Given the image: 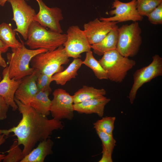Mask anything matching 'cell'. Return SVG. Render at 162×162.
<instances>
[{
    "instance_id": "836d02e7",
    "label": "cell",
    "mask_w": 162,
    "mask_h": 162,
    "mask_svg": "<svg viewBox=\"0 0 162 162\" xmlns=\"http://www.w3.org/2000/svg\"><path fill=\"white\" fill-rule=\"evenodd\" d=\"M8 0H0V6H4L6 2ZM27 1H29V0H26Z\"/></svg>"
},
{
    "instance_id": "ac0fdd59",
    "label": "cell",
    "mask_w": 162,
    "mask_h": 162,
    "mask_svg": "<svg viewBox=\"0 0 162 162\" xmlns=\"http://www.w3.org/2000/svg\"><path fill=\"white\" fill-rule=\"evenodd\" d=\"M118 26L116 25L100 42L91 45L94 53L103 56L105 52L116 50L118 40Z\"/></svg>"
},
{
    "instance_id": "e0dca14e",
    "label": "cell",
    "mask_w": 162,
    "mask_h": 162,
    "mask_svg": "<svg viewBox=\"0 0 162 162\" xmlns=\"http://www.w3.org/2000/svg\"><path fill=\"white\" fill-rule=\"evenodd\" d=\"M53 146L54 142L50 138L40 142L20 162H43L47 156L53 154Z\"/></svg>"
},
{
    "instance_id": "f1b7e54d",
    "label": "cell",
    "mask_w": 162,
    "mask_h": 162,
    "mask_svg": "<svg viewBox=\"0 0 162 162\" xmlns=\"http://www.w3.org/2000/svg\"><path fill=\"white\" fill-rule=\"evenodd\" d=\"M148 21L154 25L162 24V3L147 16Z\"/></svg>"
},
{
    "instance_id": "484cf974",
    "label": "cell",
    "mask_w": 162,
    "mask_h": 162,
    "mask_svg": "<svg viewBox=\"0 0 162 162\" xmlns=\"http://www.w3.org/2000/svg\"><path fill=\"white\" fill-rule=\"evenodd\" d=\"M162 3V0H136V8L140 15L147 16Z\"/></svg>"
},
{
    "instance_id": "30bf717a",
    "label": "cell",
    "mask_w": 162,
    "mask_h": 162,
    "mask_svg": "<svg viewBox=\"0 0 162 162\" xmlns=\"http://www.w3.org/2000/svg\"><path fill=\"white\" fill-rule=\"evenodd\" d=\"M52 95L50 112L53 118L72 120L74 116L73 96L61 88L56 89Z\"/></svg>"
},
{
    "instance_id": "cb8c5ba5",
    "label": "cell",
    "mask_w": 162,
    "mask_h": 162,
    "mask_svg": "<svg viewBox=\"0 0 162 162\" xmlns=\"http://www.w3.org/2000/svg\"><path fill=\"white\" fill-rule=\"evenodd\" d=\"M82 64H84L91 69L95 76L98 79H108L106 73L99 61L94 58L91 50L86 52L85 58L82 61Z\"/></svg>"
},
{
    "instance_id": "ba28073f",
    "label": "cell",
    "mask_w": 162,
    "mask_h": 162,
    "mask_svg": "<svg viewBox=\"0 0 162 162\" xmlns=\"http://www.w3.org/2000/svg\"><path fill=\"white\" fill-rule=\"evenodd\" d=\"M13 13L12 20L16 26L14 30L19 32L26 40L29 27L34 21L36 14L35 10L28 5L26 0H8Z\"/></svg>"
},
{
    "instance_id": "ffe728a7",
    "label": "cell",
    "mask_w": 162,
    "mask_h": 162,
    "mask_svg": "<svg viewBox=\"0 0 162 162\" xmlns=\"http://www.w3.org/2000/svg\"><path fill=\"white\" fill-rule=\"evenodd\" d=\"M103 89H97L93 87L83 86L72 95L74 104L102 97L106 94Z\"/></svg>"
},
{
    "instance_id": "4dcf8cb0",
    "label": "cell",
    "mask_w": 162,
    "mask_h": 162,
    "mask_svg": "<svg viewBox=\"0 0 162 162\" xmlns=\"http://www.w3.org/2000/svg\"><path fill=\"white\" fill-rule=\"evenodd\" d=\"M6 139L4 134L0 132V146L3 144L5 141ZM5 155L0 154V162L2 161Z\"/></svg>"
},
{
    "instance_id": "d6a6232c",
    "label": "cell",
    "mask_w": 162,
    "mask_h": 162,
    "mask_svg": "<svg viewBox=\"0 0 162 162\" xmlns=\"http://www.w3.org/2000/svg\"><path fill=\"white\" fill-rule=\"evenodd\" d=\"M2 52L0 51V66L5 68L7 66V63L2 56Z\"/></svg>"
},
{
    "instance_id": "1f68e13d",
    "label": "cell",
    "mask_w": 162,
    "mask_h": 162,
    "mask_svg": "<svg viewBox=\"0 0 162 162\" xmlns=\"http://www.w3.org/2000/svg\"><path fill=\"white\" fill-rule=\"evenodd\" d=\"M8 48L9 47L0 40V51L2 53H5L8 51Z\"/></svg>"
},
{
    "instance_id": "8fae6325",
    "label": "cell",
    "mask_w": 162,
    "mask_h": 162,
    "mask_svg": "<svg viewBox=\"0 0 162 162\" xmlns=\"http://www.w3.org/2000/svg\"><path fill=\"white\" fill-rule=\"evenodd\" d=\"M114 9L109 12L110 17H100L101 21L116 22L118 23L129 21H141L143 16L138 13L136 8V0H132L128 2H123L118 0H114L112 4Z\"/></svg>"
},
{
    "instance_id": "7a4b0ae2",
    "label": "cell",
    "mask_w": 162,
    "mask_h": 162,
    "mask_svg": "<svg viewBox=\"0 0 162 162\" xmlns=\"http://www.w3.org/2000/svg\"><path fill=\"white\" fill-rule=\"evenodd\" d=\"M21 41V47L11 49L12 52L7 54L9 77L16 80H22L32 74L34 70L29 65L32 58L38 54L48 51L43 48L28 49L25 46L23 42Z\"/></svg>"
},
{
    "instance_id": "9a60e30c",
    "label": "cell",
    "mask_w": 162,
    "mask_h": 162,
    "mask_svg": "<svg viewBox=\"0 0 162 162\" xmlns=\"http://www.w3.org/2000/svg\"><path fill=\"white\" fill-rule=\"evenodd\" d=\"M2 74L3 79L0 81V95L4 98L7 104L11 106L13 111H16L18 107L14 100V95L22 80L10 79L8 66L4 68Z\"/></svg>"
},
{
    "instance_id": "f546056e",
    "label": "cell",
    "mask_w": 162,
    "mask_h": 162,
    "mask_svg": "<svg viewBox=\"0 0 162 162\" xmlns=\"http://www.w3.org/2000/svg\"><path fill=\"white\" fill-rule=\"evenodd\" d=\"M9 107L4 98L0 95V121L7 118Z\"/></svg>"
},
{
    "instance_id": "44dd1931",
    "label": "cell",
    "mask_w": 162,
    "mask_h": 162,
    "mask_svg": "<svg viewBox=\"0 0 162 162\" xmlns=\"http://www.w3.org/2000/svg\"><path fill=\"white\" fill-rule=\"evenodd\" d=\"M50 94L47 91H39L31 102L29 105L40 114L46 116L50 113L51 100L49 96Z\"/></svg>"
},
{
    "instance_id": "6da1fadb",
    "label": "cell",
    "mask_w": 162,
    "mask_h": 162,
    "mask_svg": "<svg viewBox=\"0 0 162 162\" xmlns=\"http://www.w3.org/2000/svg\"><path fill=\"white\" fill-rule=\"evenodd\" d=\"M22 118L17 125L8 129H0V132L8 136L13 133L17 137L18 144L23 146L25 156L33 148L37 143L50 138L53 131L62 130L64 127L61 121L46 116L36 111L29 105L24 104L14 98Z\"/></svg>"
},
{
    "instance_id": "603a6c76",
    "label": "cell",
    "mask_w": 162,
    "mask_h": 162,
    "mask_svg": "<svg viewBox=\"0 0 162 162\" xmlns=\"http://www.w3.org/2000/svg\"><path fill=\"white\" fill-rule=\"evenodd\" d=\"M96 133L102 143L101 159L105 161L111 160L113 150L116 145V140L113 135L100 131H96Z\"/></svg>"
},
{
    "instance_id": "4316f807",
    "label": "cell",
    "mask_w": 162,
    "mask_h": 162,
    "mask_svg": "<svg viewBox=\"0 0 162 162\" xmlns=\"http://www.w3.org/2000/svg\"><path fill=\"white\" fill-rule=\"evenodd\" d=\"M17 140L15 139L9 149L5 152L8 154L2 160L3 162H19L24 157L22 150L19 147Z\"/></svg>"
},
{
    "instance_id": "83f0119b",
    "label": "cell",
    "mask_w": 162,
    "mask_h": 162,
    "mask_svg": "<svg viewBox=\"0 0 162 162\" xmlns=\"http://www.w3.org/2000/svg\"><path fill=\"white\" fill-rule=\"evenodd\" d=\"M38 71L36 85L38 92L47 91L51 93L52 89L50 87V84L52 82V76Z\"/></svg>"
},
{
    "instance_id": "3957f363",
    "label": "cell",
    "mask_w": 162,
    "mask_h": 162,
    "mask_svg": "<svg viewBox=\"0 0 162 162\" xmlns=\"http://www.w3.org/2000/svg\"><path fill=\"white\" fill-rule=\"evenodd\" d=\"M66 39V34L48 30L34 21L29 27L27 39L24 43L30 49L43 48L51 51L63 45Z\"/></svg>"
},
{
    "instance_id": "7c38bea8",
    "label": "cell",
    "mask_w": 162,
    "mask_h": 162,
    "mask_svg": "<svg viewBox=\"0 0 162 162\" xmlns=\"http://www.w3.org/2000/svg\"><path fill=\"white\" fill-rule=\"evenodd\" d=\"M39 7L34 20L45 28L55 32L62 33L60 22L64 18L62 10L59 8L48 7L42 0H35Z\"/></svg>"
},
{
    "instance_id": "d4e9b609",
    "label": "cell",
    "mask_w": 162,
    "mask_h": 162,
    "mask_svg": "<svg viewBox=\"0 0 162 162\" xmlns=\"http://www.w3.org/2000/svg\"><path fill=\"white\" fill-rule=\"evenodd\" d=\"M116 119L115 117L106 116L103 117L93 123L94 128L96 131L102 132L113 135L112 132Z\"/></svg>"
},
{
    "instance_id": "e575fe53",
    "label": "cell",
    "mask_w": 162,
    "mask_h": 162,
    "mask_svg": "<svg viewBox=\"0 0 162 162\" xmlns=\"http://www.w3.org/2000/svg\"><path fill=\"white\" fill-rule=\"evenodd\" d=\"M1 77H0V81H1Z\"/></svg>"
},
{
    "instance_id": "277c9868",
    "label": "cell",
    "mask_w": 162,
    "mask_h": 162,
    "mask_svg": "<svg viewBox=\"0 0 162 162\" xmlns=\"http://www.w3.org/2000/svg\"><path fill=\"white\" fill-rule=\"evenodd\" d=\"M64 46L61 45L55 50L38 54L32 59L31 67L41 73L52 76L63 71L62 66L69 61Z\"/></svg>"
},
{
    "instance_id": "9c48e42d",
    "label": "cell",
    "mask_w": 162,
    "mask_h": 162,
    "mask_svg": "<svg viewBox=\"0 0 162 162\" xmlns=\"http://www.w3.org/2000/svg\"><path fill=\"white\" fill-rule=\"evenodd\" d=\"M67 33V39L63 46L69 57L79 58L81 53L91 50V45L84 31L78 26H70Z\"/></svg>"
},
{
    "instance_id": "8992f818",
    "label": "cell",
    "mask_w": 162,
    "mask_h": 162,
    "mask_svg": "<svg viewBox=\"0 0 162 162\" xmlns=\"http://www.w3.org/2000/svg\"><path fill=\"white\" fill-rule=\"evenodd\" d=\"M141 33L142 30L137 22L118 27L116 50L125 57L136 56L142 43Z\"/></svg>"
},
{
    "instance_id": "7402d4cb",
    "label": "cell",
    "mask_w": 162,
    "mask_h": 162,
    "mask_svg": "<svg viewBox=\"0 0 162 162\" xmlns=\"http://www.w3.org/2000/svg\"><path fill=\"white\" fill-rule=\"evenodd\" d=\"M16 32L10 24L3 22L0 25V40L11 49L20 48L22 45L16 38Z\"/></svg>"
},
{
    "instance_id": "2e32d148",
    "label": "cell",
    "mask_w": 162,
    "mask_h": 162,
    "mask_svg": "<svg viewBox=\"0 0 162 162\" xmlns=\"http://www.w3.org/2000/svg\"><path fill=\"white\" fill-rule=\"evenodd\" d=\"M111 100L104 96L79 103L74 104V111L86 114L95 113L100 117L104 115V107Z\"/></svg>"
},
{
    "instance_id": "5bb4252c",
    "label": "cell",
    "mask_w": 162,
    "mask_h": 162,
    "mask_svg": "<svg viewBox=\"0 0 162 162\" xmlns=\"http://www.w3.org/2000/svg\"><path fill=\"white\" fill-rule=\"evenodd\" d=\"M38 72L34 70L32 74L22 79L16 91L14 98L24 104L29 105L38 92L36 85Z\"/></svg>"
},
{
    "instance_id": "4fadbf2b",
    "label": "cell",
    "mask_w": 162,
    "mask_h": 162,
    "mask_svg": "<svg viewBox=\"0 0 162 162\" xmlns=\"http://www.w3.org/2000/svg\"><path fill=\"white\" fill-rule=\"evenodd\" d=\"M117 23L116 22L101 21L97 18L84 24L83 30L89 43L92 45L101 41Z\"/></svg>"
},
{
    "instance_id": "5b68a950",
    "label": "cell",
    "mask_w": 162,
    "mask_h": 162,
    "mask_svg": "<svg viewBox=\"0 0 162 162\" xmlns=\"http://www.w3.org/2000/svg\"><path fill=\"white\" fill-rule=\"evenodd\" d=\"M98 61L108 79L116 83L122 82L128 72L136 64L134 60L122 56L116 50L105 52Z\"/></svg>"
},
{
    "instance_id": "d6986e66",
    "label": "cell",
    "mask_w": 162,
    "mask_h": 162,
    "mask_svg": "<svg viewBox=\"0 0 162 162\" xmlns=\"http://www.w3.org/2000/svg\"><path fill=\"white\" fill-rule=\"evenodd\" d=\"M82 64V61L79 58H74L65 70L56 73L52 77V81L58 85L63 86L77 75V71Z\"/></svg>"
},
{
    "instance_id": "52a82bcc",
    "label": "cell",
    "mask_w": 162,
    "mask_h": 162,
    "mask_svg": "<svg viewBox=\"0 0 162 162\" xmlns=\"http://www.w3.org/2000/svg\"><path fill=\"white\" fill-rule=\"evenodd\" d=\"M133 76L134 82L128 97L131 104L135 100L137 91L144 84L162 76V58L158 55H155L149 65L136 70Z\"/></svg>"
}]
</instances>
